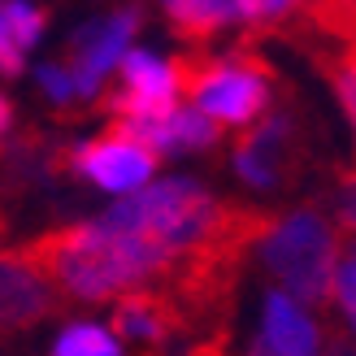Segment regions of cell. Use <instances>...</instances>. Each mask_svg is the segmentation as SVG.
<instances>
[{
  "label": "cell",
  "instance_id": "cell-1",
  "mask_svg": "<svg viewBox=\"0 0 356 356\" xmlns=\"http://www.w3.org/2000/svg\"><path fill=\"white\" fill-rule=\"evenodd\" d=\"M26 261L74 300H113L139 291L148 278L174 265L165 248L113 226L109 218H92L40 239Z\"/></svg>",
  "mask_w": 356,
  "mask_h": 356
},
{
  "label": "cell",
  "instance_id": "cell-2",
  "mask_svg": "<svg viewBox=\"0 0 356 356\" xmlns=\"http://www.w3.org/2000/svg\"><path fill=\"white\" fill-rule=\"evenodd\" d=\"M100 218L165 248L170 257L187 252V248H204L213 239H222L226 230L222 204L195 178H152L148 187H139L135 195H122Z\"/></svg>",
  "mask_w": 356,
  "mask_h": 356
},
{
  "label": "cell",
  "instance_id": "cell-3",
  "mask_svg": "<svg viewBox=\"0 0 356 356\" xmlns=\"http://www.w3.org/2000/svg\"><path fill=\"white\" fill-rule=\"evenodd\" d=\"M261 261L282 282L278 291H287L300 305H322V300H330L334 265H339L334 226L322 213L300 209L261 235Z\"/></svg>",
  "mask_w": 356,
  "mask_h": 356
},
{
  "label": "cell",
  "instance_id": "cell-4",
  "mask_svg": "<svg viewBox=\"0 0 356 356\" xmlns=\"http://www.w3.org/2000/svg\"><path fill=\"white\" fill-rule=\"evenodd\" d=\"M191 87V109H200L218 127H248L265 113L270 104V83L252 61L226 57V61H204L187 79Z\"/></svg>",
  "mask_w": 356,
  "mask_h": 356
},
{
  "label": "cell",
  "instance_id": "cell-5",
  "mask_svg": "<svg viewBox=\"0 0 356 356\" xmlns=\"http://www.w3.org/2000/svg\"><path fill=\"white\" fill-rule=\"evenodd\" d=\"M139 31V13L135 9H113V13H100L92 22H83L70 40V57L61 61L74 79V92L79 100H96L104 79L122 65V57L131 52V40Z\"/></svg>",
  "mask_w": 356,
  "mask_h": 356
},
{
  "label": "cell",
  "instance_id": "cell-6",
  "mask_svg": "<svg viewBox=\"0 0 356 356\" xmlns=\"http://www.w3.org/2000/svg\"><path fill=\"white\" fill-rule=\"evenodd\" d=\"M70 165H74L79 178L96 183L100 191H113L118 200H122V195H135L139 187L152 183L156 156L144 144H135V139H127L122 131H113V135H104V139H92V144L74 148Z\"/></svg>",
  "mask_w": 356,
  "mask_h": 356
},
{
  "label": "cell",
  "instance_id": "cell-7",
  "mask_svg": "<svg viewBox=\"0 0 356 356\" xmlns=\"http://www.w3.org/2000/svg\"><path fill=\"white\" fill-rule=\"evenodd\" d=\"M122 92L109 100L118 122L127 118H148V113H165L178 104V87H183V74L178 65L156 57L148 48H131L122 57Z\"/></svg>",
  "mask_w": 356,
  "mask_h": 356
},
{
  "label": "cell",
  "instance_id": "cell-8",
  "mask_svg": "<svg viewBox=\"0 0 356 356\" xmlns=\"http://www.w3.org/2000/svg\"><path fill=\"white\" fill-rule=\"evenodd\" d=\"M248 356H322V330L300 300L274 287L261 300V326Z\"/></svg>",
  "mask_w": 356,
  "mask_h": 356
},
{
  "label": "cell",
  "instance_id": "cell-9",
  "mask_svg": "<svg viewBox=\"0 0 356 356\" xmlns=\"http://www.w3.org/2000/svg\"><path fill=\"white\" fill-rule=\"evenodd\" d=\"M118 131L144 144L152 156L161 152H200L218 144V122H209L200 109L191 104H174L165 113H148V118H127L118 122Z\"/></svg>",
  "mask_w": 356,
  "mask_h": 356
},
{
  "label": "cell",
  "instance_id": "cell-10",
  "mask_svg": "<svg viewBox=\"0 0 356 356\" xmlns=\"http://www.w3.org/2000/svg\"><path fill=\"white\" fill-rule=\"evenodd\" d=\"M52 305H57L52 282L26 257H0V330L35 326L52 313Z\"/></svg>",
  "mask_w": 356,
  "mask_h": 356
},
{
  "label": "cell",
  "instance_id": "cell-11",
  "mask_svg": "<svg viewBox=\"0 0 356 356\" xmlns=\"http://www.w3.org/2000/svg\"><path fill=\"white\" fill-rule=\"evenodd\" d=\"M287 139H291L287 118H265L252 135H243L239 148H235V170H239L243 183L274 187L278 170H282V156H287Z\"/></svg>",
  "mask_w": 356,
  "mask_h": 356
},
{
  "label": "cell",
  "instance_id": "cell-12",
  "mask_svg": "<svg viewBox=\"0 0 356 356\" xmlns=\"http://www.w3.org/2000/svg\"><path fill=\"white\" fill-rule=\"evenodd\" d=\"M170 326H174L170 309L161 305V300H152V296H127L118 305V313H113V330L122 334V339L144 343V348H156L170 334Z\"/></svg>",
  "mask_w": 356,
  "mask_h": 356
},
{
  "label": "cell",
  "instance_id": "cell-13",
  "mask_svg": "<svg viewBox=\"0 0 356 356\" xmlns=\"http://www.w3.org/2000/svg\"><path fill=\"white\" fill-rule=\"evenodd\" d=\"M170 22L187 35H213L235 22V0H161Z\"/></svg>",
  "mask_w": 356,
  "mask_h": 356
},
{
  "label": "cell",
  "instance_id": "cell-14",
  "mask_svg": "<svg viewBox=\"0 0 356 356\" xmlns=\"http://www.w3.org/2000/svg\"><path fill=\"white\" fill-rule=\"evenodd\" d=\"M52 356H127L122 339L109 326H96V322H74L57 334L52 343Z\"/></svg>",
  "mask_w": 356,
  "mask_h": 356
},
{
  "label": "cell",
  "instance_id": "cell-15",
  "mask_svg": "<svg viewBox=\"0 0 356 356\" xmlns=\"http://www.w3.org/2000/svg\"><path fill=\"white\" fill-rule=\"evenodd\" d=\"M330 300L343 317V330H348V348L356 352V243L339 257L334 265V282H330Z\"/></svg>",
  "mask_w": 356,
  "mask_h": 356
},
{
  "label": "cell",
  "instance_id": "cell-16",
  "mask_svg": "<svg viewBox=\"0 0 356 356\" xmlns=\"http://www.w3.org/2000/svg\"><path fill=\"white\" fill-rule=\"evenodd\" d=\"M5 22H9L13 44L22 48V52H31L35 44L44 40L48 17H44V9L35 5V0H5Z\"/></svg>",
  "mask_w": 356,
  "mask_h": 356
},
{
  "label": "cell",
  "instance_id": "cell-17",
  "mask_svg": "<svg viewBox=\"0 0 356 356\" xmlns=\"http://www.w3.org/2000/svg\"><path fill=\"white\" fill-rule=\"evenodd\" d=\"M35 83H40V92L48 100H57V104H74L79 92H74V79H70V70L61 61H44L40 70H35Z\"/></svg>",
  "mask_w": 356,
  "mask_h": 356
},
{
  "label": "cell",
  "instance_id": "cell-18",
  "mask_svg": "<svg viewBox=\"0 0 356 356\" xmlns=\"http://www.w3.org/2000/svg\"><path fill=\"white\" fill-rule=\"evenodd\" d=\"M300 0H235V17L243 22H274V17L291 13Z\"/></svg>",
  "mask_w": 356,
  "mask_h": 356
},
{
  "label": "cell",
  "instance_id": "cell-19",
  "mask_svg": "<svg viewBox=\"0 0 356 356\" xmlns=\"http://www.w3.org/2000/svg\"><path fill=\"white\" fill-rule=\"evenodd\" d=\"M22 65H26V52L13 44L5 22V0H0V74H22Z\"/></svg>",
  "mask_w": 356,
  "mask_h": 356
},
{
  "label": "cell",
  "instance_id": "cell-20",
  "mask_svg": "<svg viewBox=\"0 0 356 356\" xmlns=\"http://www.w3.org/2000/svg\"><path fill=\"white\" fill-rule=\"evenodd\" d=\"M334 83H339V100H343V109H348L352 127H356V61H343Z\"/></svg>",
  "mask_w": 356,
  "mask_h": 356
},
{
  "label": "cell",
  "instance_id": "cell-21",
  "mask_svg": "<svg viewBox=\"0 0 356 356\" xmlns=\"http://www.w3.org/2000/svg\"><path fill=\"white\" fill-rule=\"evenodd\" d=\"M339 222L356 235V174L348 178V183L339 187Z\"/></svg>",
  "mask_w": 356,
  "mask_h": 356
},
{
  "label": "cell",
  "instance_id": "cell-22",
  "mask_svg": "<svg viewBox=\"0 0 356 356\" xmlns=\"http://www.w3.org/2000/svg\"><path fill=\"white\" fill-rule=\"evenodd\" d=\"M9 122H13V109H9V100H5V96H0V135H5V131H9Z\"/></svg>",
  "mask_w": 356,
  "mask_h": 356
},
{
  "label": "cell",
  "instance_id": "cell-23",
  "mask_svg": "<svg viewBox=\"0 0 356 356\" xmlns=\"http://www.w3.org/2000/svg\"><path fill=\"white\" fill-rule=\"evenodd\" d=\"M326 356H356V352L348 348V339H330V352Z\"/></svg>",
  "mask_w": 356,
  "mask_h": 356
}]
</instances>
